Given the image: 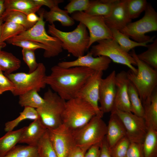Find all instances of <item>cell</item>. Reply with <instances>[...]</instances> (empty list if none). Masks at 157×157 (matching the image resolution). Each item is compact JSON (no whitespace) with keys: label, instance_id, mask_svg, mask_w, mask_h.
I'll use <instances>...</instances> for the list:
<instances>
[{"label":"cell","instance_id":"obj_16","mask_svg":"<svg viewBox=\"0 0 157 157\" xmlns=\"http://www.w3.org/2000/svg\"><path fill=\"white\" fill-rule=\"evenodd\" d=\"M111 60L104 56L94 57L88 52L87 54L77 58L74 60L62 61L57 65L62 67L67 68L75 67L88 68L95 71H102L107 69Z\"/></svg>","mask_w":157,"mask_h":157},{"label":"cell","instance_id":"obj_21","mask_svg":"<svg viewBox=\"0 0 157 157\" xmlns=\"http://www.w3.org/2000/svg\"><path fill=\"white\" fill-rule=\"evenodd\" d=\"M145 124L147 128L157 130V90L156 88L150 97L142 103Z\"/></svg>","mask_w":157,"mask_h":157},{"label":"cell","instance_id":"obj_31","mask_svg":"<svg viewBox=\"0 0 157 157\" xmlns=\"http://www.w3.org/2000/svg\"><path fill=\"white\" fill-rule=\"evenodd\" d=\"M128 92L131 112L144 118V110L142 102L136 88L130 81L128 85Z\"/></svg>","mask_w":157,"mask_h":157},{"label":"cell","instance_id":"obj_8","mask_svg":"<svg viewBox=\"0 0 157 157\" xmlns=\"http://www.w3.org/2000/svg\"><path fill=\"white\" fill-rule=\"evenodd\" d=\"M102 118L96 115L83 126L72 130L76 145L89 149L101 142L106 137L107 129Z\"/></svg>","mask_w":157,"mask_h":157},{"label":"cell","instance_id":"obj_47","mask_svg":"<svg viewBox=\"0 0 157 157\" xmlns=\"http://www.w3.org/2000/svg\"><path fill=\"white\" fill-rule=\"evenodd\" d=\"M100 149L99 157H112L105 137L101 142Z\"/></svg>","mask_w":157,"mask_h":157},{"label":"cell","instance_id":"obj_25","mask_svg":"<svg viewBox=\"0 0 157 157\" xmlns=\"http://www.w3.org/2000/svg\"><path fill=\"white\" fill-rule=\"evenodd\" d=\"M117 0H90L87 9L84 12L89 15L105 17L111 13Z\"/></svg>","mask_w":157,"mask_h":157},{"label":"cell","instance_id":"obj_30","mask_svg":"<svg viewBox=\"0 0 157 157\" xmlns=\"http://www.w3.org/2000/svg\"><path fill=\"white\" fill-rule=\"evenodd\" d=\"M38 92L35 90H32L19 95V105L22 107H29L36 109L41 106L44 100Z\"/></svg>","mask_w":157,"mask_h":157},{"label":"cell","instance_id":"obj_36","mask_svg":"<svg viewBox=\"0 0 157 157\" xmlns=\"http://www.w3.org/2000/svg\"><path fill=\"white\" fill-rule=\"evenodd\" d=\"M3 157H39L36 146L16 145Z\"/></svg>","mask_w":157,"mask_h":157},{"label":"cell","instance_id":"obj_44","mask_svg":"<svg viewBox=\"0 0 157 157\" xmlns=\"http://www.w3.org/2000/svg\"><path fill=\"white\" fill-rule=\"evenodd\" d=\"M88 149L75 145L72 148L67 157H84Z\"/></svg>","mask_w":157,"mask_h":157},{"label":"cell","instance_id":"obj_17","mask_svg":"<svg viewBox=\"0 0 157 157\" xmlns=\"http://www.w3.org/2000/svg\"><path fill=\"white\" fill-rule=\"evenodd\" d=\"M127 0H117L110 14L104 17L105 23L111 30L119 31L131 22L126 7Z\"/></svg>","mask_w":157,"mask_h":157},{"label":"cell","instance_id":"obj_3","mask_svg":"<svg viewBox=\"0 0 157 157\" xmlns=\"http://www.w3.org/2000/svg\"><path fill=\"white\" fill-rule=\"evenodd\" d=\"M134 58L138 67L135 74L130 69L127 74L129 80L136 88L142 102L149 99L157 85V71L140 60L134 49L130 53Z\"/></svg>","mask_w":157,"mask_h":157},{"label":"cell","instance_id":"obj_35","mask_svg":"<svg viewBox=\"0 0 157 157\" xmlns=\"http://www.w3.org/2000/svg\"><path fill=\"white\" fill-rule=\"evenodd\" d=\"M1 16L4 22L10 21L21 25L24 27L26 30L31 28L36 23L28 22L26 15L17 11L4 12Z\"/></svg>","mask_w":157,"mask_h":157},{"label":"cell","instance_id":"obj_6","mask_svg":"<svg viewBox=\"0 0 157 157\" xmlns=\"http://www.w3.org/2000/svg\"><path fill=\"white\" fill-rule=\"evenodd\" d=\"M43 98L44 104L36 109L40 119L47 129L56 128L63 124L62 115L66 101L49 88Z\"/></svg>","mask_w":157,"mask_h":157},{"label":"cell","instance_id":"obj_40","mask_svg":"<svg viewBox=\"0 0 157 157\" xmlns=\"http://www.w3.org/2000/svg\"><path fill=\"white\" fill-rule=\"evenodd\" d=\"M90 2L89 0H71L64 7L69 14L76 12H85L88 8Z\"/></svg>","mask_w":157,"mask_h":157},{"label":"cell","instance_id":"obj_5","mask_svg":"<svg viewBox=\"0 0 157 157\" xmlns=\"http://www.w3.org/2000/svg\"><path fill=\"white\" fill-rule=\"evenodd\" d=\"M96 115L94 109L89 104L76 97L66 101L62 123L73 130L83 126Z\"/></svg>","mask_w":157,"mask_h":157},{"label":"cell","instance_id":"obj_19","mask_svg":"<svg viewBox=\"0 0 157 157\" xmlns=\"http://www.w3.org/2000/svg\"><path fill=\"white\" fill-rule=\"evenodd\" d=\"M47 130L40 118L34 120L28 126L24 127L19 143L36 147Z\"/></svg>","mask_w":157,"mask_h":157},{"label":"cell","instance_id":"obj_29","mask_svg":"<svg viewBox=\"0 0 157 157\" xmlns=\"http://www.w3.org/2000/svg\"><path fill=\"white\" fill-rule=\"evenodd\" d=\"M39 118V115L36 109L29 107H24L23 110L20 113L18 117L5 123L4 130L6 132L13 131L24 120L28 119L34 121Z\"/></svg>","mask_w":157,"mask_h":157},{"label":"cell","instance_id":"obj_50","mask_svg":"<svg viewBox=\"0 0 157 157\" xmlns=\"http://www.w3.org/2000/svg\"><path fill=\"white\" fill-rule=\"evenodd\" d=\"M4 3V0H0V15H2L5 11Z\"/></svg>","mask_w":157,"mask_h":157},{"label":"cell","instance_id":"obj_48","mask_svg":"<svg viewBox=\"0 0 157 157\" xmlns=\"http://www.w3.org/2000/svg\"><path fill=\"white\" fill-rule=\"evenodd\" d=\"M27 19L28 21L30 22L36 23L39 20V17L35 13H32L27 15Z\"/></svg>","mask_w":157,"mask_h":157},{"label":"cell","instance_id":"obj_13","mask_svg":"<svg viewBox=\"0 0 157 157\" xmlns=\"http://www.w3.org/2000/svg\"><path fill=\"white\" fill-rule=\"evenodd\" d=\"M48 131L57 157H67L75 145L72 130L62 124L56 128Z\"/></svg>","mask_w":157,"mask_h":157},{"label":"cell","instance_id":"obj_38","mask_svg":"<svg viewBox=\"0 0 157 157\" xmlns=\"http://www.w3.org/2000/svg\"><path fill=\"white\" fill-rule=\"evenodd\" d=\"M130 141L125 136L118 141L112 148L110 149L112 157H126Z\"/></svg>","mask_w":157,"mask_h":157},{"label":"cell","instance_id":"obj_2","mask_svg":"<svg viewBox=\"0 0 157 157\" xmlns=\"http://www.w3.org/2000/svg\"><path fill=\"white\" fill-rule=\"evenodd\" d=\"M48 26L47 33L58 39L63 49L74 56L77 58L83 56L89 49V33L86 26L82 23L79 22L74 30L69 32L59 30L54 24Z\"/></svg>","mask_w":157,"mask_h":157},{"label":"cell","instance_id":"obj_34","mask_svg":"<svg viewBox=\"0 0 157 157\" xmlns=\"http://www.w3.org/2000/svg\"><path fill=\"white\" fill-rule=\"evenodd\" d=\"M36 147L39 157H57L48 129L39 141Z\"/></svg>","mask_w":157,"mask_h":157},{"label":"cell","instance_id":"obj_22","mask_svg":"<svg viewBox=\"0 0 157 157\" xmlns=\"http://www.w3.org/2000/svg\"><path fill=\"white\" fill-rule=\"evenodd\" d=\"M4 6V12L17 11L26 15L32 13H35L41 7L34 0H5Z\"/></svg>","mask_w":157,"mask_h":157},{"label":"cell","instance_id":"obj_12","mask_svg":"<svg viewBox=\"0 0 157 157\" xmlns=\"http://www.w3.org/2000/svg\"><path fill=\"white\" fill-rule=\"evenodd\" d=\"M122 122L126 131V136L130 142L143 143L147 131L144 118L131 112L113 109Z\"/></svg>","mask_w":157,"mask_h":157},{"label":"cell","instance_id":"obj_41","mask_svg":"<svg viewBox=\"0 0 157 157\" xmlns=\"http://www.w3.org/2000/svg\"><path fill=\"white\" fill-rule=\"evenodd\" d=\"M22 51L23 60L29 68L28 73L33 72L37 69L38 65L36 61L35 50L23 48Z\"/></svg>","mask_w":157,"mask_h":157},{"label":"cell","instance_id":"obj_45","mask_svg":"<svg viewBox=\"0 0 157 157\" xmlns=\"http://www.w3.org/2000/svg\"><path fill=\"white\" fill-rule=\"evenodd\" d=\"M101 143L96 144L91 146L86 151L84 157H99Z\"/></svg>","mask_w":157,"mask_h":157},{"label":"cell","instance_id":"obj_26","mask_svg":"<svg viewBox=\"0 0 157 157\" xmlns=\"http://www.w3.org/2000/svg\"><path fill=\"white\" fill-rule=\"evenodd\" d=\"M111 30L113 39L123 50L128 53L131 50L137 47L142 46L147 47L148 43L153 42L155 37H152L150 40L146 42H138L130 40L128 36L118 30L112 29Z\"/></svg>","mask_w":157,"mask_h":157},{"label":"cell","instance_id":"obj_10","mask_svg":"<svg viewBox=\"0 0 157 157\" xmlns=\"http://www.w3.org/2000/svg\"><path fill=\"white\" fill-rule=\"evenodd\" d=\"M143 17L128 24L119 31L135 41L144 42L151 38L147 33L157 31V13L151 4L148 3Z\"/></svg>","mask_w":157,"mask_h":157},{"label":"cell","instance_id":"obj_49","mask_svg":"<svg viewBox=\"0 0 157 157\" xmlns=\"http://www.w3.org/2000/svg\"><path fill=\"white\" fill-rule=\"evenodd\" d=\"M4 22L2 17L1 15H0V49L3 48L5 47L6 46V44L1 43L0 42V40L1 36V27L2 24Z\"/></svg>","mask_w":157,"mask_h":157},{"label":"cell","instance_id":"obj_9","mask_svg":"<svg viewBox=\"0 0 157 157\" xmlns=\"http://www.w3.org/2000/svg\"><path fill=\"white\" fill-rule=\"evenodd\" d=\"M98 44L92 46L89 51L94 57L104 56L115 63L126 66L135 74L137 69L134 58L130 53H127L120 47L113 39H107L97 42Z\"/></svg>","mask_w":157,"mask_h":157},{"label":"cell","instance_id":"obj_46","mask_svg":"<svg viewBox=\"0 0 157 157\" xmlns=\"http://www.w3.org/2000/svg\"><path fill=\"white\" fill-rule=\"evenodd\" d=\"M38 4L42 6H45L48 7L50 9L58 6V4L63 2V0H34Z\"/></svg>","mask_w":157,"mask_h":157},{"label":"cell","instance_id":"obj_14","mask_svg":"<svg viewBox=\"0 0 157 157\" xmlns=\"http://www.w3.org/2000/svg\"><path fill=\"white\" fill-rule=\"evenodd\" d=\"M103 75V72L95 71L81 89L76 97L89 104L94 109L96 116L101 118L103 117L104 113L99 106V92Z\"/></svg>","mask_w":157,"mask_h":157},{"label":"cell","instance_id":"obj_28","mask_svg":"<svg viewBox=\"0 0 157 157\" xmlns=\"http://www.w3.org/2000/svg\"><path fill=\"white\" fill-rule=\"evenodd\" d=\"M142 144L144 157H157V130L148 128Z\"/></svg>","mask_w":157,"mask_h":157},{"label":"cell","instance_id":"obj_37","mask_svg":"<svg viewBox=\"0 0 157 157\" xmlns=\"http://www.w3.org/2000/svg\"><path fill=\"white\" fill-rule=\"evenodd\" d=\"M148 3L146 0H127V9L130 18L132 19L138 17L145 11Z\"/></svg>","mask_w":157,"mask_h":157},{"label":"cell","instance_id":"obj_20","mask_svg":"<svg viewBox=\"0 0 157 157\" xmlns=\"http://www.w3.org/2000/svg\"><path fill=\"white\" fill-rule=\"evenodd\" d=\"M111 113L105 137L109 149L126 136L125 129L119 117L114 112L111 111Z\"/></svg>","mask_w":157,"mask_h":157},{"label":"cell","instance_id":"obj_42","mask_svg":"<svg viewBox=\"0 0 157 157\" xmlns=\"http://www.w3.org/2000/svg\"><path fill=\"white\" fill-rule=\"evenodd\" d=\"M126 157H144L142 143L130 142Z\"/></svg>","mask_w":157,"mask_h":157},{"label":"cell","instance_id":"obj_43","mask_svg":"<svg viewBox=\"0 0 157 157\" xmlns=\"http://www.w3.org/2000/svg\"><path fill=\"white\" fill-rule=\"evenodd\" d=\"M14 88L13 83L4 75L3 71L0 69V94L8 91L12 92Z\"/></svg>","mask_w":157,"mask_h":157},{"label":"cell","instance_id":"obj_24","mask_svg":"<svg viewBox=\"0 0 157 157\" xmlns=\"http://www.w3.org/2000/svg\"><path fill=\"white\" fill-rule=\"evenodd\" d=\"M24 127L7 132L0 138V157H3L19 143Z\"/></svg>","mask_w":157,"mask_h":157},{"label":"cell","instance_id":"obj_11","mask_svg":"<svg viewBox=\"0 0 157 157\" xmlns=\"http://www.w3.org/2000/svg\"><path fill=\"white\" fill-rule=\"evenodd\" d=\"M75 21L83 24L89 31L88 49L95 42L105 39H113L111 30L108 27L104 17L92 15L84 12H76L71 17Z\"/></svg>","mask_w":157,"mask_h":157},{"label":"cell","instance_id":"obj_39","mask_svg":"<svg viewBox=\"0 0 157 157\" xmlns=\"http://www.w3.org/2000/svg\"><path fill=\"white\" fill-rule=\"evenodd\" d=\"M6 42L8 43L21 47L23 48L35 50L38 49H42L44 51L46 47L43 44L37 42L28 40H17L10 38Z\"/></svg>","mask_w":157,"mask_h":157},{"label":"cell","instance_id":"obj_18","mask_svg":"<svg viewBox=\"0 0 157 157\" xmlns=\"http://www.w3.org/2000/svg\"><path fill=\"white\" fill-rule=\"evenodd\" d=\"M126 72L122 71L116 74V92L113 109L131 112L128 90L129 83Z\"/></svg>","mask_w":157,"mask_h":157},{"label":"cell","instance_id":"obj_27","mask_svg":"<svg viewBox=\"0 0 157 157\" xmlns=\"http://www.w3.org/2000/svg\"><path fill=\"white\" fill-rule=\"evenodd\" d=\"M21 60L12 53L0 49V69L4 72L5 75L12 73L20 67Z\"/></svg>","mask_w":157,"mask_h":157},{"label":"cell","instance_id":"obj_1","mask_svg":"<svg viewBox=\"0 0 157 157\" xmlns=\"http://www.w3.org/2000/svg\"><path fill=\"white\" fill-rule=\"evenodd\" d=\"M44 79L46 85L67 101L76 97L79 91L95 71L83 67L65 68L57 65L51 69Z\"/></svg>","mask_w":157,"mask_h":157},{"label":"cell","instance_id":"obj_4","mask_svg":"<svg viewBox=\"0 0 157 157\" xmlns=\"http://www.w3.org/2000/svg\"><path fill=\"white\" fill-rule=\"evenodd\" d=\"M44 10L42 9L39 12V19L33 27L12 38L17 40H30L43 44L46 48L43 56L49 58L58 55L63 51V49L60 40L49 35L46 31V22L44 20L43 16Z\"/></svg>","mask_w":157,"mask_h":157},{"label":"cell","instance_id":"obj_15","mask_svg":"<svg viewBox=\"0 0 157 157\" xmlns=\"http://www.w3.org/2000/svg\"><path fill=\"white\" fill-rule=\"evenodd\" d=\"M115 70L104 78H102L99 86V101L101 111L104 113L111 112L114 104L116 92Z\"/></svg>","mask_w":157,"mask_h":157},{"label":"cell","instance_id":"obj_32","mask_svg":"<svg viewBox=\"0 0 157 157\" xmlns=\"http://www.w3.org/2000/svg\"><path fill=\"white\" fill-rule=\"evenodd\" d=\"M26 30L22 26L10 21H5L1 27L0 42L5 43V41Z\"/></svg>","mask_w":157,"mask_h":157},{"label":"cell","instance_id":"obj_33","mask_svg":"<svg viewBox=\"0 0 157 157\" xmlns=\"http://www.w3.org/2000/svg\"><path fill=\"white\" fill-rule=\"evenodd\" d=\"M147 49L145 51L137 54L138 58L153 68L157 69V39L151 44L147 45Z\"/></svg>","mask_w":157,"mask_h":157},{"label":"cell","instance_id":"obj_23","mask_svg":"<svg viewBox=\"0 0 157 157\" xmlns=\"http://www.w3.org/2000/svg\"><path fill=\"white\" fill-rule=\"evenodd\" d=\"M68 14L67 10H62L58 6L50 9L48 11L44 9L43 16L45 22H49L50 24H53L54 22L58 21L60 23L62 26L69 27L74 25L75 22Z\"/></svg>","mask_w":157,"mask_h":157},{"label":"cell","instance_id":"obj_7","mask_svg":"<svg viewBox=\"0 0 157 157\" xmlns=\"http://www.w3.org/2000/svg\"><path fill=\"white\" fill-rule=\"evenodd\" d=\"M46 72L44 64L39 63L37 69L31 73L18 72L4 75L14 84L12 94L15 96H19L31 90L39 92L44 88L46 85L44 82Z\"/></svg>","mask_w":157,"mask_h":157}]
</instances>
